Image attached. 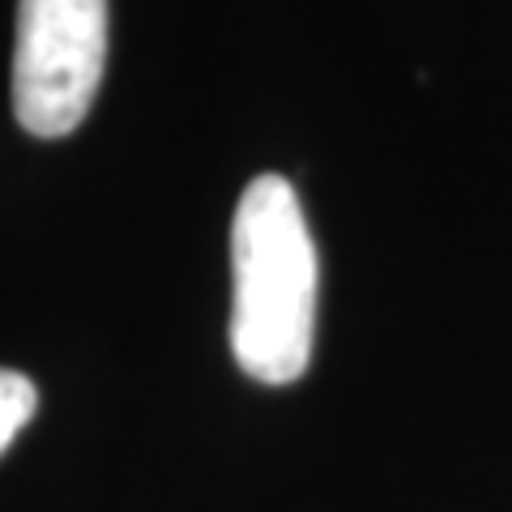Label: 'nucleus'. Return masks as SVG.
<instances>
[{"label":"nucleus","instance_id":"f03ea898","mask_svg":"<svg viewBox=\"0 0 512 512\" xmlns=\"http://www.w3.org/2000/svg\"><path fill=\"white\" fill-rule=\"evenodd\" d=\"M107 0H18L13 116L35 137H69L99 94Z\"/></svg>","mask_w":512,"mask_h":512},{"label":"nucleus","instance_id":"f257e3e1","mask_svg":"<svg viewBox=\"0 0 512 512\" xmlns=\"http://www.w3.org/2000/svg\"><path fill=\"white\" fill-rule=\"evenodd\" d=\"M231 350L261 384L308 372L316 338L320 261L286 175H256L231 227Z\"/></svg>","mask_w":512,"mask_h":512},{"label":"nucleus","instance_id":"7ed1b4c3","mask_svg":"<svg viewBox=\"0 0 512 512\" xmlns=\"http://www.w3.org/2000/svg\"><path fill=\"white\" fill-rule=\"evenodd\" d=\"M35 406H39L35 380L13 372V367H0V453L18 440V431L30 423Z\"/></svg>","mask_w":512,"mask_h":512}]
</instances>
